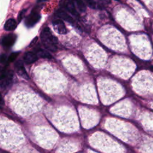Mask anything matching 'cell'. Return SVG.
<instances>
[{
	"label": "cell",
	"instance_id": "1",
	"mask_svg": "<svg viewBox=\"0 0 153 153\" xmlns=\"http://www.w3.org/2000/svg\"><path fill=\"white\" fill-rule=\"evenodd\" d=\"M40 37L43 45L48 50L51 51H56L57 50L56 44L57 43V39L52 34L48 27H46L42 29Z\"/></svg>",
	"mask_w": 153,
	"mask_h": 153
},
{
	"label": "cell",
	"instance_id": "7",
	"mask_svg": "<svg viewBox=\"0 0 153 153\" xmlns=\"http://www.w3.org/2000/svg\"><path fill=\"white\" fill-rule=\"evenodd\" d=\"M66 10L69 12L72 15L78 17H79V14L77 12L75 4L74 2L72 0H67L66 1L64 4H63Z\"/></svg>",
	"mask_w": 153,
	"mask_h": 153
},
{
	"label": "cell",
	"instance_id": "18",
	"mask_svg": "<svg viewBox=\"0 0 153 153\" xmlns=\"http://www.w3.org/2000/svg\"><path fill=\"white\" fill-rule=\"evenodd\" d=\"M150 70L151 71H153V66H151V67H150Z\"/></svg>",
	"mask_w": 153,
	"mask_h": 153
},
{
	"label": "cell",
	"instance_id": "11",
	"mask_svg": "<svg viewBox=\"0 0 153 153\" xmlns=\"http://www.w3.org/2000/svg\"><path fill=\"white\" fill-rule=\"evenodd\" d=\"M36 54L37 56H38L39 57L41 58H44V59H51V55L47 51L42 49V48H37L36 50Z\"/></svg>",
	"mask_w": 153,
	"mask_h": 153
},
{
	"label": "cell",
	"instance_id": "20",
	"mask_svg": "<svg viewBox=\"0 0 153 153\" xmlns=\"http://www.w3.org/2000/svg\"><path fill=\"white\" fill-rule=\"evenodd\" d=\"M115 1H120V0H115Z\"/></svg>",
	"mask_w": 153,
	"mask_h": 153
},
{
	"label": "cell",
	"instance_id": "5",
	"mask_svg": "<svg viewBox=\"0 0 153 153\" xmlns=\"http://www.w3.org/2000/svg\"><path fill=\"white\" fill-rule=\"evenodd\" d=\"M16 35L10 33L5 35L2 39V44L5 47H10L15 43L16 40Z\"/></svg>",
	"mask_w": 153,
	"mask_h": 153
},
{
	"label": "cell",
	"instance_id": "19",
	"mask_svg": "<svg viewBox=\"0 0 153 153\" xmlns=\"http://www.w3.org/2000/svg\"><path fill=\"white\" fill-rule=\"evenodd\" d=\"M39 1H47V0H39Z\"/></svg>",
	"mask_w": 153,
	"mask_h": 153
},
{
	"label": "cell",
	"instance_id": "15",
	"mask_svg": "<svg viewBox=\"0 0 153 153\" xmlns=\"http://www.w3.org/2000/svg\"><path fill=\"white\" fill-rule=\"evenodd\" d=\"M26 10H23L22 11H21L18 16V22H20L21 20L23 19V18L24 17L25 14H26Z\"/></svg>",
	"mask_w": 153,
	"mask_h": 153
},
{
	"label": "cell",
	"instance_id": "17",
	"mask_svg": "<svg viewBox=\"0 0 153 153\" xmlns=\"http://www.w3.org/2000/svg\"><path fill=\"white\" fill-rule=\"evenodd\" d=\"M6 60V56L5 54H2L1 55V62H4Z\"/></svg>",
	"mask_w": 153,
	"mask_h": 153
},
{
	"label": "cell",
	"instance_id": "10",
	"mask_svg": "<svg viewBox=\"0 0 153 153\" xmlns=\"http://www.w3.org/2000/svg\"><path fill=\"white\" fill-rule=\"evenodd\" d=\"M17 23L13 19H10L6 21L4 25V29L7 31H11L16 28Z\"/></svg>",
	"mask_w": 153,
	"mask_h": 153
},
{
	"label": "cell",
	"instance_id": "12",
	"mask_svg": "<svg viewBox=\"0 0 153 153\" xmlns=\"http://www.w3.org/2000/svg\"><path fill=\"white\" fill-rule=\"evenodd\" d=\"M76 5L80 12L84 13L86 11V5L83 0H75Z\"/></svg>",
	"mask_w": 153,
	"mask_h": 153
},
{
	"label": "cell",
	"instance_id": "9",
	"mask_svg": "<svg viewBox=\"0 0 153 153\" xmlns=\"http://www.w3.org/2000/svg\"><path fill=\"white\" fill-rule=\"evenodd\" d=\"M38 59V56L32 51L25 53L23 56V60L27 64H31L36 62Z\"/></svg>",
	"mask_w": 153,
	"mask_h": 153
},
{
	"label": "cell",
	"instance_id": "6",
	"mask_svg": "<svg viewBox=\"0 0 153 153\" xmlns=\"http://www.w3.org/2000/svg\"><path fill=\"white\" fill-rule=\"evenodd\" d=\"M15 68L17 74L25 79H29V76L27 74V72L23 66V63L21 61H18L15 64Z\"/></svg>",
	"mask_w": 153,
	"mask_h": 153
},
{
	"label": "cell",
	"instance_id": "4",
	"mask_svg": "<svg viewBox=\"0 0 153 153\" xmlns=\"http://www.w3.org/2000/svg\"><path fill=\"white\" fill-rule=\"evenodd\" d=\"M54 30L59 34H66L67 29L63 22L60 19H56L52 22Z\"/></svg>",
	"mask_w": 153,
	"mask_h": 153
},
{
	"label": "cell",
	"instance_id": "16",
	"mask_svg": "<svg viewBox=\"0 0 153 153\" xmlns=\"http://www.w3.org/2000/svg\"><path fill=\"white\" fill-rule=\"evenodd\" d=\"M37 40H38V37H37V36L35 37V38H34V39H32V41L30 42V44H29V47H32L34 46V45H35V44H36V42H37Z\"/></svg>",
	"mask_w": 153,
	"mask_h": 153
},
{
	"label": "cell",
	"instance_id": "3",
	"mask_svg": "<svg viewBox=\"0 0 153 153\" xmlns=\"http://www.w3.org/2000/svg\"><path fill=\"white\" fill-rule=\"evenodd\" d=\"M41 19V15L38 13V11L33 10L31 13L26 18L25 21V25L28 27H33L36 25Z\"/></svg>",
	"mask_w": 153,
	"mask_h": 153
},
{
	"label": "cell",
	"instance_id": "13",
	"mask_svg": "<svg viewBox=\"0 0 153 153\" xmlns=\"http://www.w3.org/2000/svg\"><path fill=\"white\" fill-rule=\"evenodd\" d=\"M85 2H86L87 5L93 8V9H96L99 7V5L97 4V3L94 1V0H84Z\"/></svg>",
	"mask_w": 153,
	"mask_h": 153
},
{
	"label": "cell",
	"instance_id": "8",
	"mask_svg": "<svg viewBox=\"0 0 153 153\" xmlns=\"http://www.w3.org/2000/svg\"><path fill=\"white\" fill-rule=\"evenodd\" d=\"M56 14L58 16V17H59L60 19L63 20L68 22L71 24H74L75 23V21L74 19L72 17V16H71L68 13L64 11L63 10H57L56 12Z\"/></svg>",
	"mask_w": 153,
	"mask_h": 153
},
{
	"label": "cell",
	"instance_id": "14",
	"mask_svg": "<svg viewBox=\"0 0 153 153\" xmlns=\"http://www.w3.org/2000/svg\"><path fill=\"white\" fill-rule=\"evenodd\" d=\"M19 52H14V53H12L11 54H10V57H9V58H8V62H13V61H14L16 59V58L17 57V56H18V55L19 54Z\"/></svg>",
	"mask_w": 153,
	"mask_h": 153
},
{
	"label": "cell",
	"instance_id": "2",
	"mask_svg": "<svg viewBox=\"0 0 153 153\" xmlns=\"http://www.w3.org/2000/svg\"><path fill=\"white\" fill-rule=\"evenodd\" d=\"M13 77V72L10 70L2 72L1 77V87L2 90H6L11 85Z\"/></svg>",
	"mask_w": 153,
	"mask_h": 153
}]
</instances>
